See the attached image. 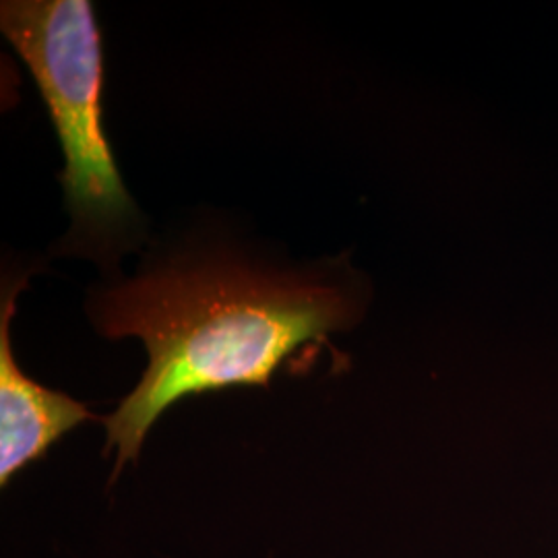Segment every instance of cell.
I'll list each match as a JSON object with an SVG mask.
<instances>
[{"label": "cell", "mask_w": 558, "mask_h": 558, "mask_svg": "<svg viewBox=\"0 0 558 558\" xmlns=\"http://www.w3.org/2000/svg\"><path fill=\"white\" fill-rule=\"evenodd\" d=\"M371 299V279L345 255L292 265L223 239L156 248L137 276L92 290L94 327L108 339L140 338L149 356L135 389L101 418L110 484L137 463L149 430L180 399L269 387L302 345L356 327Z\"/></svg>", "instance_id": "6da1fadb"}, {"label": "cell", "mask_w": 558, "mask_h": 558, "mask_svg": "<svg viewBox=\"0 0 558 558\" xmlns=\"http://www.w3.org/2000/svg\"><path fill=\"white\" fill-rule=\"evenodd\" d=\"M0 29L27 64L46 101L64 156L60 184L71 214L64 253L112 267L143 234L101 120L104 57L94 4L87 0H4Z\"/></svg>", "instance_id": "7a4b0ae2"}, {"label": "cell", "mask_w": 558, "mask_h": 558, "mask_svg": "<svg viewBox=\"0 0 558 558\" xmlns=\"http://www.w3.org/2000/svg\"><path fill=\"white\" fill-rule=\"evenodd\" d=\"M27 276L2 286L0 302V486L44 458L66 433L96 416L83 401L50 389L23 373L11 339L15 299Z\"/></svg>", "instance_id": "3957f363"}]
</instances>
